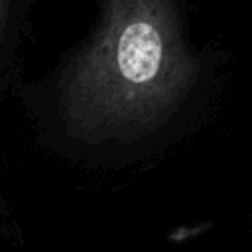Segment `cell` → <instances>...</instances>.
Here are the masks:
<instances>
[{
    "label": "cell",
    "mask_w": 252,
    "mask_h": 252,
    "mask_svg": "<svg viewBox=\"0 0 252 252\" xmlns=\"http://www.w3.org/2000/svg\"><path fill=\"white\" fill-rule=\"evenodd\" d=\"M106 10L69 79V112L89 130L150 126L181 98L193 61L167 4L114 2Z\"/></svg>",
    "instance_id": "cell-1"
}]
</instances>
